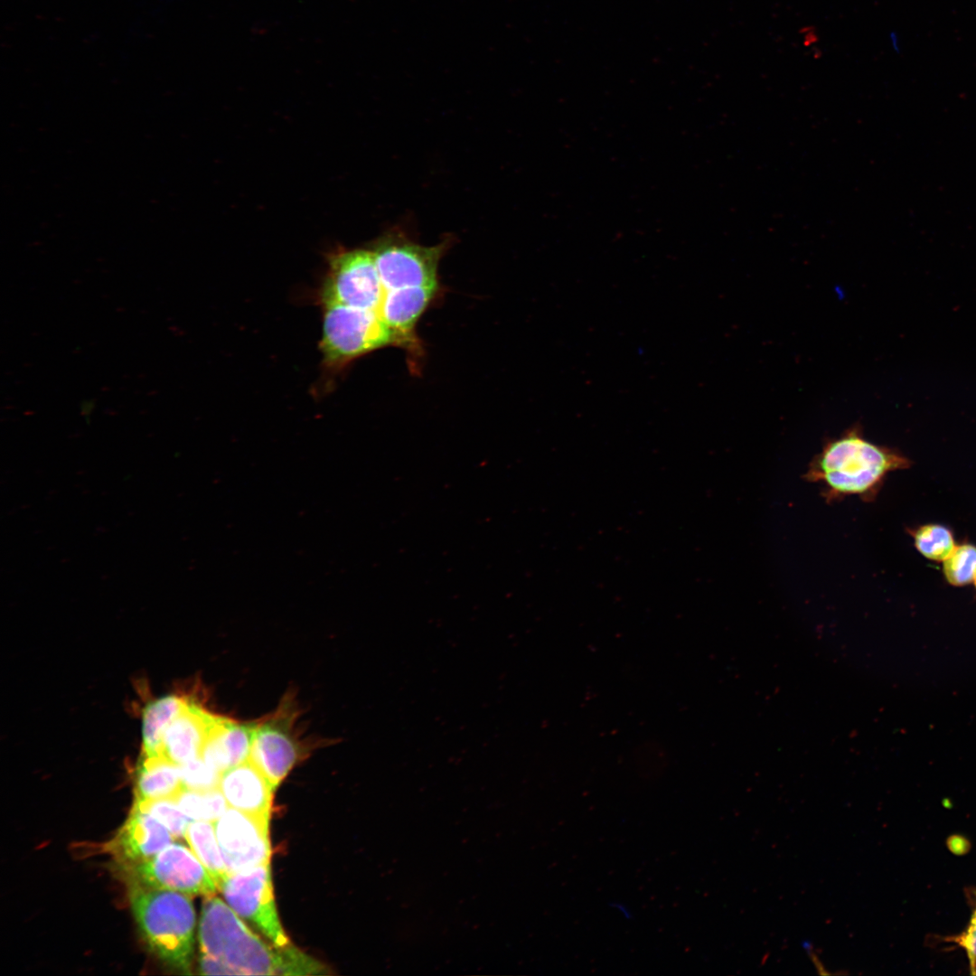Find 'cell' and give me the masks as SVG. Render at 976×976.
<instances>
[{"mask_svg":"<svg viewBox=\"0 0 976 976\" xmlns=\"http://www.w3.org/2000/svg\"><path fill=\"white\" fill-rule=\"evenodd\" d=\"M202 953L217 957L240 975H324V964L291 944L272 947L254 934L221 898L206 896L199 921Z\"/></svg>","mask_w":976,"mask_h":976,"instance_id":"obj_1","label":"cell"},{"mask_svg":"<svg viewBox=\"0 0 976 976\" xmlns=\"http://www.w3.org/2000/svg\"><path fill=\"white\" fill-rule=\"evenodd\" d=\"M909 465L910 461L896 450L865 439L857 427L828 441L810 463L803 478L822 486L827 502L850 495L869 502L888 473Z\"/></svg>","mask_w":976,"mask_h":976,"instance_id":"obj_2","label":"cell"},{"mask_svg":"<svg viewBox=\"0 0 976 976\" xmlns=\"http://www.w3.org/2000/svg\"><path fill=\"white\" fill-rule=\"evenodd\" d=\"M129 902L149 950L170 967L190 972L196 917L189 896L131 882Z\"/></svg>","mask_w":976,"mask_h":976,"instance_id":"obj_3","label":"cell"},{"mask_svg":"<svg viewBox=\"0 0 976 976\" xmlns=\"http://www.w3.org/2000/svg\"><path fill=\"white\" fill-rule=\"evenodd\" d=\"M324 303L321 346L328 362H346L378 348L394 345L392 333L378 311Z\"/></svg>","mask_w":976,"mask_h":976,"instance_id":"obj_4","label":"cell"},{"mask_svg":"<svg viewBox=\"0 0 976 976\" xmlns=\"http://www.w3.org/2000/svg\"><path fill=\"white\" fill-rule=\"evenodd\" d=\"M219 890L227 905L273 945L290 944L277 911L269 862L229 873L219 884Z\"/></svg>","mask_w":976,"mask_h":976,"instance_id":"obj_5","label":"cell"},{"mask_svg":"<svg viewBox=\"0 0 976 976\" xmlns=\"http://www.w3.org/2000/svg\"><path fill=\"white\" fill-rule=\"evenodd\" d=\"M130 882L188 896H214L218 886L193 851L171 843L151 859L127 865Z\"/></svg>","mask_w":976,"mask_h":976,"instance_id":"obj_6","label":"cell"},{"mask_svg":"<svg viewBox=\"0 0 976 976\" xmlns=\"http://www.w3.org/2000/svg\"><path fill=\"white\" fill-rule=\"evenodd\" d=\"M384 294L372 251L353 249L332 256L324 302L378 311Z\"/></svg>","mask_w":976,"mask_h":976,"instance_id":"obj_7","label":"cell"},{"mask_svg":"<svg viewBox=\"0 0 976 976\" xmlns=\"http://www.w3.org/2000/svg\"><path fill=\"white\" fill-rule=\"evenodd\" d=\"M385 291L437 286V267L443 246L426 247L405 239L382 240L372 251Z\"/></svg>","mask_w":976,"mask_h":976,"instance_id":"obj_8","label":"cell"},{"mask_svg":"<svg viewBox=\"0 0 976 976\" xmlns=\"http://www.w3.org/2000/svg\"><path fill=\"white\" fill-rule=\"evenodd\" d=\"M269 819L228 808L214 822L228 873L269 862Z\"/></svg>","mask_w":976,"mask_h":976,"instance_id":"obj_9","label":"cell"},{"mask_svg":"<svg viewBox=\"0 0 976 976\" xmlns=\"http://www.w3.org/2000/svg\"><path fill=\"white\" fill-rule=\"evenodd\" d=\"M218 788L230 808L269 819L275 790L249 759L222 771Z\"/></svg>","mask_w":976,"mask_h":976,"instance_id":"obj_10","label":"cell"},{"mask_svg":"<svg viewBox=\"0 0 976 976\" xmlns=\"http://www.w3.org/2000/svg\"><path fill=\"white\" fill-rule=\"evenodd\" d=\"M173 835L149 813L132 808L128 818L109 844L121 861H145L172 843Z\"/></svg>","mask_w":976,"mask_h":976,"instance_id":"obj_11","label":"cell"},{"mask_svg":"<svg viewBox=\"0 0 976 976\" xmlns=\"http://www.w3.org/2000/svg\"><path fill=\"white\" fill-rule=\"evenodd\" d=\"M437 286H417L385 291L378 313L393 335L394 345L418 348L416 324L434 298Z\"/></svg>","mask_w":976,"mask_h":976,"instance_id":"obj_12","label":"cell"},{"mask_svg":"<svg viewBox=\"0 0 976 976\" xmlns=\"http://www.w3.org/2000/svg\"><path fill=\"white\" fill-rule=\"evenodd\" d=\"M299 748L282 724L271 722L256 727L249 760L267 777L275 790L297 762Z\"/></svg>","mask_w":976,"mask_h":976,"instance_id":"obj_13","label":"cell"},{"mask_svg":"<svg viewBox=\"0 0 976 976\" xmlns=\"http://www.w3.org/2000/svg\"><path fill=\"white\" fill-rule=\"evenodd\" d=\"M216 718L189 701L164 731L160 754L179 765L201 756Z\"/></svg>","mask_w":976,"mask_h":976,"instance_id":"obj_14","label":"cell"},{"mask_svg":"<svg viewBox=\"0 0 976 976\" xmlns=\"http://www.w3.org/2000/svg\"><path fill=\"white\" fill-rule=\"evenodd\" d=\"M256 726L217 716L201 756L221 773L249 758Z\"/></svg>","mask_w":976,"mask_h":976,"instance_id":"obj_15","label":"cell"},{"mask_svg":"<svg viewBox=\"0 0 976 976\" xmlns=\"http://www.w3.org/2000/svg\"><path fill=\"white\" fill-rule=\"evenodd\" d=\"M183 788L179 765L161 754L142 755L135 775V800L175 799Z\"/></svg>","mask_w":976,"mask_h":976,"instance_id":"obj_16","label":"cell"},{"mask_svg":"<svg viewBox=\"0 0 976 976\" xmlns=\"http://www.w3.org/2000/svg\"><path fill=\"white\" fill-rule=\"evenodd\" d=\"M188 702L189 700L182 696L170 694L146 704L142 717L143 754H160L164 731Z\"/></svg>","mask_w":976,"mask_h":976,"instance_id":"obj_17","label":"cell"},{"mask_svg":"<svg viewBox=\"0 0 976 976\" xmlns=\"http://www.w3.org/2000/svg\"><path fill=\"white\" fill-rule=\"evenodd\" d=\"M191 849L210 872L218 886L229 874L211 821H193L184 834Z\"/></svg>","mask_w":976,"mask_h":976,"instance_id":"obj_18","label":"cell"},{"mask_svg":"<svg viewBox=\"0 0 976 976\" xmlns=\"http://www.w3.org/2000/svg\"><path fill=\"white\" fill-rule=\"evenodd\" d=\"M175 800L192 821L214 822L229 808L219 788L208 791L183 788Z\"/></svg>","mask_w":976,"mask_h":976,"instance_id":"obj_19","label":"cell"},{"mask_svg":"<svg viewBox=\"0 0 976 976\" xmlns=\"http://www.w3.org/2000/svg\"><path fill=\"white\" fill-rule=\"evenodd\" d=\"M916 549L926 558L945 560L953 551L955 544L952 531L941 524H926L913 532Z\"/></svg>","mask_w":976,"mask_h":976,"instance_id":"obj_20","label":"cell"},{"mask_svg":"<svg viewBox=\"0 0 976 976\" xmlns=\"http://www.w3.org/2000/svg\"><path fill=\"white\" fill-rule=\"evenodd\" d=\"M132 808L149 813L175 838L184 837L192 821L180 809L174 798L135 800Z\"/></svg>","mask_w":976,"mask_h":976,"instance_id":"obj_21","label":"cell"},{"mask_svg":"<svg viewBox=\"0 0 976 976\" xmlns=\"http://www.w3.org/2000/svg\"><path fill=\"white\" fill-rule=\"evenodd\" d=\"M943 563L944 577L951 585L961 587L972 582L976 575V546H956Z\"/></svg>","mask_w":976,"mask_h":976,"instance_id":"obj_22","label":"cell"},{"mask_svg":"<svg viewBox=\"0 0 976 976\" xmlns=\"http://www.w3.org/2000/svg\"><path fill=\"white\" fill-rule=\"evenodd\" d=\"M179 766L184 788L198 791L218 788L221 772L204 761L202 756Z\"/></svg>","mask_w":976,"mask_h":976,"instance_id":"obj_23","label":"cell"},{"mask_svg":"<svg viewBox=\"0 0 976 976\" xmlns=\"http://www.w3.org/2000/svg\"><path fill=\"white\" fill-rule=\"evenodd\" d=\"M200 973L204 975H240L239 972L212 955L202 953L199 959Z\"/></svg>","mask_w":976,"mask_h":976,"instance_id":"obj_24","label":"cell"},{"mask_svg":"<svg viewBox=\"0 0 976 976\" xmlns=\"http://www.w3.org/2000/svg\"><path fill=\"white\" fill-rule=\"evenodd\" d=\"M960 943L966 949L972 973L976 970V923H971L968 930L959 939Z\"/></svg>","mask_w":976,"mask_h":976,"instance_id":"obj_25","label":"cell"},{"mask_svg":"<svg viewBox=\"0 0 976 976\" xmlns=\"http://www.w3.org/2000/svg\"><path fill=\"white\" fill-rule=\"evenodd\" d=\"M971 922L976 923V910H975L974 915L972 916Z\"/></svg>","mask_w":976,"mask_h":976,"instance_id":"obj_26","label":"cell"},{"mask_svg":"<svg viewBox=\"0 0 976 976\" xmlns=\"http://www.w3.org/2000/svg\"><path fill=\"white\" fill-rule=\"evenodd\" d=\"M973 581H974V584H975V587H976V575H975V577H974Z\"/></svg>","mask_w":976,"mask_h":976,"instance_id":"obj_27","label":"cell"},{"mask_svg":"<svg viewBox=\"0 0 976 976\" xmlns=\"http://www.w3.org/2000/svg\"><path fill=\"white\" fill-rule=\"evenodd\" d=\"M974 974H976V970H975V972H974Z\"/></svg>","mask_w":976,"mask_h":976,"instance_id":"obj_28","label":"cell"}]
</instances>
